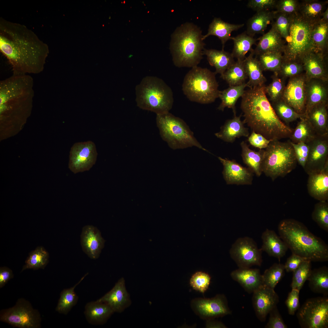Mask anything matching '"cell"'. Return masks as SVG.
<instances>
[{
	"instance_id": "obj_22",
	"label": "cell",
	"mask_w": 328,
	"mask_h": 328,
	"mask_svg": "<svg viewBox=\"0 0 328 328\" xmlns=\"http://www.w3.org/2000/svg\"><path fill=\"white\" fill-rule=\"evenodd\" d=\"M105 241L99 230L91 225L84 226L80 236V242L83 251L91 258H98L104 247Z\"/></svg>"
},
{
	"instance_id": "obj_42",
	"label": "cell",
	"mask_w": 328,
	"mask_h": 328,
	"mask_svg": "<svg viewBox=\"0 0 328 328\" xmlns=\"http://www.w3.org/2000/svg\"><path fill=\"white\" fill-rule=\"evenodd\" d=\"M312 37L316 51L327 53L328 46V22L321 19L314 24Z\"/></svg>"
},
{
	"instance_id": "obj_29",
	"label": "cell",
	"mask_w": 328,
	"mask_h": 328,
	"mask_svg": "<svg viewBox=\"0 0 328 328\" xmlns=\"http://www.w3.org/2000/svg\"><path fill=\"white\" fill-rule=\"evenodd\" d=\"M328 103L314 106L306 113L307 118L318 135H328Z\"/></svg>"
},
{
	"instance_id": "obj_49",
	"label": "cell",
	"mask_w": 328,
	"mask_h": 328,
	"mask_svg": "<svg viewBox=\"0 0 328 328\" xmlns=\"http://www.w3.org/2000/svg\"><path fill=\"white\" fill-rule=\"evenodd\" d=\"M274 73L272 76V81L268 86H265V91L272 103L276 102L282 98L285 87L284 78Z\"/></svg>"
},
{
	"instance_id": "obj_30",
	"label": "cell",
	"mask_w": 328,
	"mask_h": 328,
	"mask_svg": "<svg viewBox=\"0 0 328 328\" xmlns=\"http://www.w3.org/2000/svg\"><path fill=\"white\" fill-rule=\"evenodd\" d=\"M113 313L109 306L97 300L87 303L85 306L84 312L88 323L95 325L104 324Z\"/></svg>"
},
{
	"instance_id": "obj_59",
	"label": "cell",
	"mask_w": 328,
	"mask_h": 328,
	"mask_svg": "<svg viewBox=\"0 0 328 328\" xmlns=\"http://www.w3.org/2000/svg\"><path fill=\"white\" fill-rule=\"evenodd\" d=\"M248 141L250 145L260 149L266 148L271 141L261 135L253 131L248 137Z\"/></svg>"
},
{
	"instance_id": "obj_25",
	"label": "cell",
	"mask_w": 328,
	"mask_h": 328,
	"mask_svg": "<svg viewBox=\"0 0 328 328\" xmlns=\"http://www.w3.org/2000/svg\"><path fill=\"white\" fill-rule=\"evenodd\" d=\"M230 275L248 293H253L263 285L262 275L258 269L239 268L232 272Z\"/></svg>"
},
{
	"instance_id": "obj_54",
	"label": "cell",
	"mask_w": 328,
	"mask_h": 328,
	"mask_svg": "<svg viewBox=\"0 0 328 328\" xmlns=\"http://www.w3.org/2000/svg\"><path fill=\"white\" fill-rule=\"evenodd\" d=\"M299 2L297 0H277L275 8L278 12L293 15L298 12Z\"/></svg>"
},
{
	"instance_id": "obj_43",
	"label": "cell",
	"mask_w": 328,
	"mask_h": 328,
	"mask_svg": "<svg viewBox=\"0 0 328 328\" xmlns=\"http://www.w3.org/2000/svg\"><path fill=\"white\" fill-rule=\"evenodd\" d=\"M86 274L73 287L64 289L62 291L56 308V310L60 313L67 314L73 307L77 303L78 297L75 293L74 289L84 278Z\"/></svg>"
},
{
	"instance_id": "obj_34",
	"label": "cell",
	"mask_w": 328,
	"mask_h": 328,
	"mask_svg": "<svg viewBox=\"0 0 328 328\" xmlns=\"http://www.w3.org/2000/svg\"><path fill=\"white\" fill-rule=\"evenodd\" d=\"M254 56L253 52H251L243 61L245 72L249 78L246 84L247 87L250 88L264 85L266 81L258 59Z\"/></svg>"
},
{
	"instance_id": "obj_46",
	"label": "cell",
	"mask_w": 328,
	"mask_h": 328,
	"mask_svg": "<svg viewBox=\"0 0 328 328\" xmlns=\"http://www.w3.org/2000/svg\"><path fill=\"white\" fill-rule=\"evenodd\" d=\"M285 270L284 265L280 263L273 264L262 275L263 285L274 289L283 277Z\"/></svg>"
},
{
	"instance_id": "obj_6",
	"label": "cell",
	"mask_w": 328,
	"mask_h": 328,
	"mask_svg": "<svg viewBox=\"0 0 328 328\" xmlns=\"http://www.w3.org/2000/svg\"><path fill=\"white\" fill-rule=\"evenodd\" d=\"M137 106L144 110L156 114L169 112L174 101L171 88L162 79L156 77L147 76L135 88Z\"/></svg>"
},
{
	"instance_id": "obj_36",
	"label": "cell",
	"mask_w": 328,
	"mask_h": 328,
	"mask_svg": "<svg viewBox=\"0 0 328 328\" xmlns=\"http://www.w3.org/2000/svg\"><path fill=\"white\" fill-rule=\"evenodd\" d=\"M242 152L241 156L243 162L257 176L262 173V164L265 150L260 149L255 151L250 149L247 143L242 141L240 144Z\"/></svg>"
},
{
	"instance_id": "obj_9",
	"label": "cell",
	"mask_w": 328,
	"mask_h": 328,
	"mask_svg": "<svg viewBox=\"0 0 328 328\" xmlns=\"http://www.w3.org/2000/svg\"><path fill=\"white\" fill-rule=\"evenodd\" d=\"M265 150L262 170L272 181L284 177L294 169L297 161L290 140L271 141Z\"/></svg>"
},
{
	"instance_id": "obj_56",
	"label": "cell",
	"mask_w": 328,
	"mask_h": 328,
	"mask_svg": "<svg viewBox=\"0 0 328 328\" xmlns=\"http://www.w3.org/2000/svg\"><path fill=\"white\" fill-rule=\"evenodd\" d=\"M268 321L265 327L266 328H287L280 314L277 306L273 308L269 313Z\"/></svg>"
},
{
	"instance_id": "obj_24",
	"label": "cell",
	"mask_w": 328,
	"mask_h": 328,
	"mask_svg": "<svg viewBox=\"0 0 328 328\" xmlns=\"http://www.w3.org/2000/svg\"><path fill=\"white\" fill-rule=\"evenodd\" d=\"M307 188L309 195L319 201L328 199V163L320 171L308 174Z\"/></svg>"
},
{
	"instance_id": "obj_57",
	"label": "cell",
	"mask_w": 328,
	"mask_h": 328,
	"mask_svg": "<svg viewBox=\"0 0 328 328\" xmlns=\"http://www.w3.org/2000/svg\"><path fill=\"white\" fill-rule=\"evenodd\" d=\"M299 291L292 289L288 295L285 304L287 307L289 314L293 315L299 307Z\"/></svg>"
},
{
	"instance_id": "obj_27",
	"label": "cell",
	"mask_w": 328,
	"mask_h": 328,
	"mask_svg": "<svg viewBox=\"0 0 328 328\" xmlns=\"http://www.w3.org/2000/svg\"><path fill=\"white\" fill-rule=\"evenodd\" d=\"M279 34L271 28L269 31L257 39L259 40L253 53L256 57L267 53L281 52L284 50L285 42Z\"/></svg>"
},
{
	"instance_id": "obj_35",
	"label": "cell",
	"mask_w": 328,
	"mask_h": 328,
	"mask_svg": "<svg viewBox=\"0 0 328 328\" xmlns=\"http://www.w3.org/2000/svg\"><path fill=\"white\" fill-rule=\"evenodd\" d=\"M275 13V11L257 12L248 20L246 33L253 37L257 34H264L268 25L273 20Z\"/></svg>"
},
{
	"instance_id": "obj_52",
	"label": "cell",
	"mask_w": 328,
	"mask_h": 328,
	"mask_svg": "<svg viewBox=\"0 0 328 328\" xmlns=\"http://www.w3.org/2000/svg\"><path fill=\"white\" fill-rule=\"evenodd\" d=\"M303 71L302 63L283 60L278 75L285 79L290 78L303 73Z\"/></svg>"
},
{
	"instance_id": "obj_28",
	"label": "cell",
	"mask_w": 328,
	"mask_h": 328,
	"mask_svg": "<svg viewBox=\"0 0 328 328\" xmlns=\"http://www.w3.org/2000/svg\"><path fill=\"white\" fill-rule=\"evenodd\" d=\"M261 238L262 244L261 249L262 251L279 260L285 255L288 248L274 231L266 229L262 233Z\"/></svg>"
},
{
	"instance_id": "obj_4",
	"label": "cell",
	"mask_w": 328,
	"mask_h": 328,
	"mask_svg": "<svg viewBox=\"0 0 328 328\" xmlns=\"http://www.w3.org/2000/svg\"><path fill=\"white\" fill-rule=\"evenodd\" d=\"M278 230L281 239L292 253L311 261L328 260V246L302 223L293 219L282 220Z\"/></svg>"
},
{
	"instance_id": "obj_53",
	"label": "cell",
	"mask_w": 328,
	"mask_h": 328,
	"mask_svg": "<svg viewBox=\"0 0 328 328\" xmlns=\"http://www.w3.org/2000/svg\"><path fill=\"white\" fill-rule=\"evenodd\" d=\"M210 279V276L208 274L199 271L193 275L190 283L194 290L204 293L208 288Z\"/></svg>"
},
{
	"instance_id": "obj_63",
	"label": "cell",
	"mask_w": 328,
	"mask_h": 328,
	"mask_svg": "<svg viewBox=\"0 0 328 328\" xmlns=\"http://www.w3.org/2000/svg\"><path fill=\"white\" fill-rule=\"evenodd\" d=\"M322 20L328 22V8H327L325 9V11L323 12L322 14V18L321 19Z\"/></svg>"
},
{
	"instance_id": "obj_15",
	"label": "cell",
	"mask_w": 328,
	"mask_h": 328,
	"mask_svg": "<svg viewBox=\"0 0 328 328\" xmlns=\"http://www.w3.org/2000/svg\"><path fill=\"white\" fill-rule=\"evenodd\" d=\"M190 306L197 315L206 320L231 313L227 298L223 294H217L211 298L194 299L191 302Z\"/></svg>"
},
{
	"instance_id": "obj_38",
	"label": "cell",
	"mask_w": 328,
	"mask_h": 328,
	"mask_svg": "<svg viewBox=\"0 0 328 328\" xmlns=\"http://www.w3.org/2000/svg\"><path fill=\"white\" fill-rule=\"evenodd\" d=\"M307 280L313 292L326 296L328 293V269L323 266L312 270Z\"/></svg>"
},
{
	"instance_id": "obj_44",
	"label": "cell",
	"mask_w": 328,
	"mask_h": 328,
	"mask_svg": "<svg viewBox=\"0 0 328 328\" xmlns=\"http://www.w3.org/2000/svg\"><path fill=\"white\" fill-rule=\"evenodd\" d=\"M272 105L279 119L286 125L306 117L305 114L297 113L282 98L272 103Z\"/></svg>"
},
{
	"instance_id": "obj_32",
	"label": "cell",
	"mask_w": 328,
	"mask_h": 328,
	"mask_svg": "<svg viewBox=\"0 0 328 328\" xmlns=\"http://www.w3.org/2000/svg\"><path fill=\"white\" fill-rule=\"evenodd\" d=\"M244 26L243 24H231L224 21L220 18H214L209 26L207 33L203 36L202 39L203 40L211 35L216 36L220 40L222 45V50H224L225 43L231 39V32Z\"/></svg>"
},
{
	"instance_id": "obj_7",
	"label": "cell",
	"mask_w": 328,
	"mask_h": 328,
	"mask_svg": "<svg viewBox=\"0 0 328 328\" xmlns=\"http://www.w3.org/2000/svg\"><path fill=\"white\" fill-rule=\"evenodd\" d=\"M215 73L207 68L193 67L184 77L182 84L184 94L190 101L201 104L214 102L220 91Z\"/></svg>"
},
{
	"instance_id": "obj_19",
	"label": "cell",
	"mask_w": 328,
	"mask_h": 328,
	"mask_svg": "<svg viewBox=\"0 0 328 328\" xmlns=\"http://www.w3.org/2000/svg\"><path fill=\"white\" fill-rule=\"evenodd\" d=\"M327 53L314 51L309 53L302 59L306 80L317 78L328 80Z\"/></svg>"
},
{
	"instance_id": "obj_3",
	"label": "cell",
	"mask_w": 328,
	"mask_h": 328,
	"mask_svg": "<svg viewBox=\"0 0 328 328\" xmlns=\"http://www.w3.org/2000/svg\"><path fill=\"white\" fill-rule=\"evenodd\" d=\"M265 86L264 84L245 90L241 104L243 121L252 131L270 141L289 138L294 129L278 117L267 97Z\"/></svg>"
},
{
	"instance_id": "obj_14",
	"label": "cell",
	"mask_w": 328,
	"mask_h": 328,
	"mask_svg": "<svg viewBox=\"0 0 328 328\" xmlns=\"http://www.w3.org/2000/svg\"><path fill=\"white\" fill-rule=\"evenodd\" d=\"M97 155L96 145L93 142L76 143L70 152L69 168L74 174L88 171L95 164Z\"/></svg>"
},
{
	"instance_id": "obj_51",
	"label": "cell",
	"mask_w": 328,
	"mask_h": 328,
	"mask_svg": "<svg viewBox=\"0 0 328 328\" xmlns=\"http://www.w3.org/2000/svg\"><path fill=\"white\" fill-rule=\"evenodd\" d=\"M275 11L274 19L271 22L272 28L275 29L285 40L289 34L292 16Z\"/></svg>"
},
{
	"instance_id": "obj_50",
	"label": "cell",
	"mask_w": 328,
	"mask_h": 328,
	"mask_svg": "<svg viewBox=\"0 0 328 328\" xmlns=\"http://www.w3.org/2000/svg\"><path fill=\"white\" fill-rule=\"evenodd\" d=\"M313 220L322 229L328 231V203L319 201L315 206L312 213Z\"/></svg>"
},
{
	"instance_id": "obj_48",
	"label": "cell",
	"mask_w": 328,
	"mask_h": 328,
	"mask_svg": "<svg viewBox=\"0 0 328 328\" xmlns=\"http://www.w3.org/2000/svg\"><path fill=\"white\" fill-rule=\"evenodd\" d=\"M311 261L306 260L293 272L291 286L300 291L309 277L311 271Z\"/></svg>"
},
{
	"instance_id": "obj_12",
	"label": "cell",
	"mask_w": 328,
	"mask_h": 328,
	"mask_svg": "<svg viewBox=\"0 0 328 328\" xmlns=\"http://www.w3.org/2000/svg\"><path fill=\"white\" fill-rule=\"evenodd\" d=\"M297 316L302 328H327V297L324 296L308 299L298 309Z\"/></svg>"
},
{
	"instance_id": "obj_61",
	"label": "cell",
	"mask_w": 328,
	"mask_h": 328,
	"mask_svg": "<svg viewBox=\"0 0 328 328\" xmlns=\"http://www.w3.org/2000/svg\"><path fill=\"white\" fill-rule=\"evenodd\" d=\"M13 277L12 272L9 268L5 267H0V288L4 286L8 281Z\"/></svg>"
},
{
	"instance_id": "obj_55",
	"label": "cell",
	"mask_w": 328,
	"mask_h": 328,
	"mask_svg": "<svg viewBox=\"0 0 328 328\" xmlns=\"http://www.w3.org/2000/svg\"><path fill=\"white\" fill-rule=\"evenodd\" d=\"M291 142L293 147L297 162L304 169L309 153L308 145L303 142L298 143H294Z\"/></svg>"
},
{
	"instance_id": "obj_60",
	"label": "cell",
	"mask_w": 328,
	"mask_h": 328,
	"mask_svg": "<svg viewBox=\"0 0 328 328\" xmlns=\"http://www.w3.org/2000/svg\"><path fill=\"white\" fill-rule=\"evenodd\" d=\"M304 258L295 254L292 253L287 259L284 265L285 270L287 272H293L304 261Z\"/></svg>"
},
{
	"instance_id": "obj_40",
	"label": "cell",
	"mask_w": 328,
	"mask_h": 328,
	"mask_svg": "<svg viewBox=\"0 0 328 328\" xmlns=\"http://www.w3.org/2000/svg\"><path fill=\"white\" fill-rule=\"evenodd\" d=\"M317 135L306 116L300 119L289 138L291 142L294 143L303 142L306 144L313 140Z\"/></svg>"
},
{
	"instance_id": "obj_33",
	"label": "cell",
	"mask_w": 328,
	"mask_h": 328,
	"mask_svg": "<svg viewBox=\"0 0 328 328\" xmlns=\"http://www.w3.org/2000/svg\"><path fill=\"white\" fill-rule=\"evenodd\" d=\"M203 53L206 56L209 64L215 68V74L219 73L220 76L235 62L232 53L224 50H218L204 49Z\"/></svg>"
},
{
	"instance_id": "obj_26",
	"label": "cell",
	"mask_w": 328,
	"mask_h": 328,
	"mask_svg": "<svg viewBox=\"0 0 328 328\" xmlns=\"http://www.w3.org/2000/svg\"><path fill=\"white\" fill-rule=\"evenodd\" d=\"M241 114L227 120L220 128V130L215 134L217 138L223 141L230 143L233 142L236 139L241 137H248L249 132L248 129L244 125V123L241 121Z\"/></svg>"
},
{
	"instance_id": "obj_10",
	"label": "cell",
	"mask_w": 328,
	"mask_h": 328,
	"mask_svg": "<svg viewBox=\"0 0 328 328\" xmlns=\"http://www.w3.org/2000/svg\"><path fill=\"white\" fill-rule=\"evenodd\" d=\"M156 120L160 136L171 149L176 150L195 146L208 151L182 119L168 112L156 114Z\"/></svg>"
},
{
	"instance_id": "obj_20",
	"label": "cell",
	"mask_w": 328,
	"mask_h": 328,
	"mask_svg": "<svg viewBox=\"0 0 328 328\" xmlns=\"http://www.w3.org/2000/svg\"><path fill=\"white\" fill-rule=\"evenodd\" d=\"M218 159L223 165L222 173L227 184H252L253 173L248 168L243 167L234 160L220 157Z\"/></svg>"
},
{
	"instance_id": "obj_13",
	"label": "cell",
	"mask_w": 328,
	"mask_h": 328,
	"mask_svg": "<svg viewBox=\"0 0 328 328\" xmlns=\"http://www.w3.org/2000/svg\"><path fill=\"white\" fill-rule=\"evenodd\" d=\"M262 253L255 241L248 237L237 238L229 251L231 258L239 268L260 266L262 261Z\"/></svg>"
},
{
	"instance_id": "obj_31",
	"label": "cell",
	"mask_w": 328,
	"mask_h": 328,
	"mask_svg": "<svg viewBox=\"0 0 328 328\" xmlns=\"http://www.w3.org/2000/svg\"><path fill=\"white\" fill-rule=\"evenodd\" d=\"M327 3L328 1L302 0L299 3L297 13L304 20L314 24L321 19Z\"/></svg>"
},
{
	"instance_id": "obj_2",
	"label": "cell",
	"mask_w": 328,
	"mask_h": 328,
	"mask_svg": "<svg viewBox=\"0 0 328 328\" xmlns=\"http://www.w3.org/2000/svg\"><path fill=\"white\" fill-rule=\"evenodd\" d=\"M34 82L30 75H15L0 82V139L14 136L22 128L33 108Z\"/></svg>"
},
{
	"instance_id": "obj_41",
	"label": "cell",
	"mask_w": 328,
	"mask_h": 328,
	"mask_svg": "<svg viewBox=\"0 0 328 328\" xmlns=\"http://www.w3.org/2000/svg\"><path fill=\"white\" fill-rule=\"evenodd\" d=\"M243 61L237 60L220 76L229 86L239 85L245 83L248 77Z\"/></svg>"
},
{
	"instance_id": "obj_16",
	"label": "cell",
	"mask_w": 328,
	"mask_h": 328,
	"mask_svg": "<svg viewBox=\"0 0 328 328\" xmlns=\"http://www.w3.org/2000/svg\"><path fill=\"white\" fill-rule=\"evenodd\" d=\"M306 144L309 151L304 169L308 175L320 171L328 163V135H317Z\"/></svg>"
},
{
	"instance_id": "obj_37",
	"label": "cell",
	"mask_w": 328,
	"mask_h": 328,
	"mask_svg": "<svg viewBox=\"0 0 328 328\" xmlns=\"http://www.w3.org/2000/svg\"><path fill=\"white\" fill-rule=\"evenodd\" d=\"M247 87L246 83L237 86H230L227 88L220 91L219 97L221 102L217 108L223 111L225 108L232 109L234 115H236L235 104L237 100L243 95L244 89Z\"/></svg>"
},
{
	"instance_id": "obj_23",
	"label": "cell",
	"mask_w": 328,
	"mask_h": 328,
	"mask_svg": "<svg viewBox=\"0 0 328 328\" xmlns=\"http://www.w3.org/2000/svg\"><path fill=\"white\" fill-rule=\"evenodd\" d=\"M327 82L320 79L306 80L305 113L315 105L328 103Z\"/></svg>"
},
{
	"instance_id": "obj_8",
	"label": "cell",
	"mask_w": 328,
	"mask_h": 328,
	"mask_svg": "<svg viewBox=\"0 0 328 328\" xmlns=\"http://www.w3.org/2000/svg\"><path fill=\"white\" fill-rule=\"evenodd\" d=\"M314 24L303 19L298 13L292 15L289 35L282 53L284 61L301 63L306 54L316 51L312 37Z\"/></svg>"
},
{
	"instance_id": "obj_1",
	"label": "cell",
	"mask_w": 328,
	"mask_h": 328,
	"mask_svg": "<svg viewBox=\"0 0 328 328\" xmlns=\"http://www.w3.org/2000/svg\"><path fill=\"white\" fill-rule=\"evenodd\" d=\"M0 50L13 74H36L44 70L48 46L26 26L0 18Z\"/></svg>"
},
{
	"instance_id": "obj_45",
	"label": "cell",
	"mask_w": 328,
	"mask_h": 328,
	"mask_svg": "<svg viewBox=\"0 0 328 328\" xmlns=\"http://www.w3.org/2000/svg\"><path fill=\"white\" fill-rule=\"evenodd\" d=\"M256 57L263 71H270L273 72L274 73L278 74L283 62L282 53H267L261 54Z\"/></svg>"
},
{
	"instance_id": "obj_47",
	"label": "cell",
	"mask_w": 328,
	"mask_h": 328,
	"mask_svg": "<svg viewBox=\"0 0 328 328\" xmlns=\"http://www.w3.org/2000/svg\"><path fill=\"white\" fill-rule=\"evenodd\" d=\"M49 254L42 247H38L29 254L22 271L27 269L44 268L48 261Z\"/></svg>"
},
{
	"instance_id": "obj_62",
	"label": "cell",
	"mask_w": 328,
	"mask_h": 328,
	"mask_svg": "<svg viewBox=\"0 0 328 328\" xmlns=\"http://www.w3.org/2000/svg\"><path fill=\"white\" fill-rule=\"evenodd\" d=\"M207 328H226L227 327L222 322L215 320L214 319L206 320Z\"/></svg>"
},
{
	"instance_id": "obj_11",
	"label": "cell",
	"mask_w": 328,
	"mask_h": 328,
	"mask_svg": "<svg viewBox=\"0 0 328 328\" xmlns=\"http://www.w3.org/2000/svg\"><path fill=\"white\" fill-rule=\"evenodd\" d=\"M0 320L12 326L20 328H39L41 318L38 310L23 298L19 299L12 307L0 312Z\"/></svg>"
},
{
	"instance_id": "obj_17",
	"label": "cell",
	"mask_w": 328,
	"mask_h": 328,
	"mask_svg": "<svg viewBox=\"0 0 328 328\" xmlns=\"http://www.w3.org/2000/svg\"><path fill=\"white\" fill-rule=\"evenodd\" d=\"M306 81L304 73L289 78L281 98L300 114H305Z\"/></svg>"
},
{
	"instance_id": "obj_39",
	"label": "cell",
	"mask_w": 328,
	"mask_h": 328,
	"mask_svg": "<svg viewBox=\"0 0 328 328\" xmlns=\"http://www.w3.org/2000/svg\"><path fill=\"white\" fill-rule=\"evenodd\" d=\"M234 42V47L231 53L234 58L237 60H243L245 56L249 51L252 52L253 45L256 44L257 39L248 35L246 32L241 34L235 37H232Z\"/></svg>"
},
{
	"instance_id": "obj_5",
	"label": "cell",
	"mask_w": 328,
	"mask_h": 328,
	"mask_svg": "<svg viewBox=\"0 0 328 328\" xmlns=\"http://www.w3.org/2000/svg\"><path fill=\"white\" fill-rule=\"evenodd\" d=\"M202 31L193 23H186L178 27L173 35L172 55L178 67L197 66L202 58L204 43Z\"/></svg>"
},
{
	"instance_id": "obj_21",
	"label": "cell",
	"mask_w": 328,
	"mask_h": 328,
	"mask_svg": "<svg viewBox=\"0 0 328 328\" xmlns=\"http://www.w3.org/2000/svg\"><path fill=\"white\" fill-rule=\"evenodd\" d=\"M97 301L108 305L114 313H120L123 311L131 303L124 279L120 278L111 290Z\"/></svg>"
},
{
	"instance_id": "obj_18",
	"label": "cell",
	"mask_w": 328,
	"mask_h": 328,
	"mask_svg": "<svg viewBox=\"0 0 328 328\" xmlns=\"http://www.w3.org/2000/svg\"><path fill=\"white\" fill-rule=\"evenodd\" d=\"M253 293L252 302L256 315L261 321L264 322L269 312L277 306L279 297L274 289L264 285Z\"/></svg>"
},
{
	"instance_id": "obj_58",
	"label": "cell",
	"mask_w": 328,
	"mask_h": 328,
	"mask_svg": "<svg viewBox=\"0 0 328 328\" xmlns=\"http://www.w3.org/2000/svg\"><path fill=\"white\" fill-rule=\"evenodd\" d=\"M277 0H250L248 1V6L257 12L270 10L275 7Z\"/></svg>"
}]
</instances>
